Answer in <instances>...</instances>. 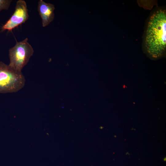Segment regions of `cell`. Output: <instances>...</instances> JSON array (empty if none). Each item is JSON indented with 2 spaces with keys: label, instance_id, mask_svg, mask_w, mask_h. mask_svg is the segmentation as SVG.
I'll return each instance as SVG.
<instances>
[{
  "label": "cell",
  "instance_id": "cell-1",
  "mask_svg": "<svg viewBox=\"0 0 166 166\" xmlns=\"http://www.w3.org/2000/svg\"><path fill=\"white\" fill-rule=\"evenodd\" d=\"M145 46L152 57L157 58L162 56L166 47V14L160 10L151 17L146 30Z\"/></svg>",
  "mask_w": 166,
  "mask_h": 166
},
{
  "label": "cell",
  "instance_id": "cell-2",
  "mask_svg": "<svg viewBox=\"0 0 166 166\" xmlns=\"http://www.w3.org/2000/svg\"><path fill=\"white\" fill-rule=\"evenodd\" d=\"M25 83L21 71L0 61V93L17 92L24 87Z\"/></svg>",
  "mask_w": 166,
  "mask_h": 166
},
{
  "label": "cell",
  "instance_id": "cell-3",
  "mask_svg": "<svg viewBox=\"0 0 166 166\" xmlns=\"http://www.w3.org/2000/svg\"><path fill=\"white\" fill-rule=\"evenodd\" d=\"M34 53V49L28 42L27 38L19 42L9 50V66L15 69L21 71L28 62Z\"/></svg>",
  "mask_w": 166,
  "mask_h": 166
},
{
  "label": "cell",
  "instance_id": "cell-4",
  "mask_svg": "<svg viewBox=\"0 0 166 166\" xmlns=\"http://www.w3.org/2000/svg\"><path fill=\"white\" fill-rule=\"evenodd\" d=\"M26 3L25 1L19 0L16 2L14 11L10 19L1 28L2 31H11L19 25L24 23L29 19Z\"/></svg>",
  "mask_w": 166,
  "mask_h": 166
},
{
  "label": "cell",
  "instance_id": "cell-5",
  "mask_svg": "<svg viewBox=\"0 0 166 166\" xmlns=\"http://www.w3.org/2000/svg\"><path fill=\"white\" fill-rule=\"evenodd\" d=\"M55 8L52 4L46 3L42 0L39 1L38 10L42 20L43 27L48 26L53 20Z\"/></svg>",
  "mask_w": 166,
  "mask_h": 166
},
{
  "label": "cell",
  "instance_id": "cell-6",
  "mask_svg": "<svg viewBox=\"0 0 166 166\" xmlns=\"http://www.w3.org/2000/svg\"><path fill=\"white\" fill-rule=\"evenodd\" d=\"M12 1L11 0H0V11L3 10H8Z\"/></svg>",
  "mask_w": 166,
  "mask_h": 166
}]
</instances>
